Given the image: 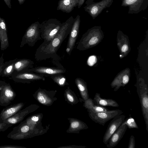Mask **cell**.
Instances as JSON below:
<instances>
[{"mask_svg": "<svg viewBox=\"0 0 148 148\" xmlns=\"http://www.w3.org/2000/svg\"><path fill=\"white\" fill-rule=\"evenodd\" d=\"M103 36L101 26H94L83 34L78 43L77 49L83 51L92 47L99 43Z\"/></svg>", "mask_w": 148, "mask_h": 148, "instance_id": "2", "label": "cell"}, {"mask_svg": "<svg viewBox=\"0 0 148 148\" xmlns=\"http://www.w3.org/2000/svg\"><path fill=\"white\" fill-rule=\"evenodd\" d=\"M0 28L1 32V49L5 50L9 46L7 27L5 20L0 17Z\"/></svg>", "mask_w": 148, "mask_h": 148, "instance_id": "20", "label": "cell"}, {"mask_svg": "<svg viewBox=\"0 0 148 148\" xmlns=\"http://www.w3.org/2000/svg\"><path fill=\"white\" fill-rule=\"evenodd\" d=\"M50 77L60 86H64L67 83L66 77L62 74L50 76Z\"/></svg>", "mask_w": 148, "mask_h": 148, "instance_id": "25", "label": "cell"}, {"mask_svg": "<svg viewBox=\"0 0 148 148\" xmlns=\"http://www.w3.org/2000/svg\"><path fill=\"white\" fill-rule=\"evenodd\" d=\"M24 105V103L20 102L7 106L0 113V122H3L5 119L14 114L22 109Z\"/></svg>", "mask_w": 148, "mask_h": 148, "instance_id": "16", "label": "cell"}, {"mask_svg": "<svg viewBox=\"0 0 148 148\" xmlns=\"http://www.w3.org/2000/svg\"><path fill=\"white\" fill-rule=\"evenodd\" d=\"M41 24L38 21L32 23L27 29L23 36L20 47L27 44L34 46L37 42L42 39L41 37Z\"/></svg>", "mask_w": 148, "mask_h": 148, "instance_id": "4", "label": "cell"}, {"mask_svg": "<svg viewBox=\"0 0 148 148\" xmlns=\"http://www.w3.org/2000/svg\"><path fill=\"white\" fill-rule=\"evenodd\" d=\"M127 128L126 125L121 124L110 137L106 147L112 148L116 146L123 137Z\"/></svg>", "mask_w": 148, "mask_h": 148, "instance_id": "17", "label": "cell"}, {"mask_svg": "<svg viewBox=\"0 0 148 148\" xmlns=\"http://www.w3.org/2000/svg\"><path fill=\"white\" fill-rule=\"evenodd\" d=\"M94 0H87L85 2L86 5L91 4L93 2Z\"/></svg>", "mask_w": 148, "mask_h": 148, "instance_id": "39", "label": "cell"}, {"mask_svg": "<svg viewBox=\"0 0 148 148\" xmlns=\"http://www.w3.org/2000/svg\"><path fill=\"white\" fill-rule=\"evenodd\" d=\"M71 16L65 22L62 23L60 30L50 41L43 42L37 49L35 55L37 61L45 60L50 58H56L57 54L61 44L69 34L74 20Z\"/></svg>", "mask_w": 148, "mask_h": 148, "instance_id": "1", "label": "cell"}, {"mask_svg": "<svg viewBox=\"0 0 148 148\" xmlns=\"http://www.w3.org/2000/svg\"><path fill=\"white\" fill-rule=\"evenodd\" d=\"M45 75L32 72L23 71L14 72L9 79L14 81L23 83H29L33 81L45 80Z\"/></svg>", "mask_w": 148, "mask_h": 148, "instance_id": "6", "label": "cell"}, {"mask_svg": "<svg viewBox=\"0 0 148 148\" xmlns=\"http://www.w3.org/2000/svg\"><path fill=\"white\" fill-rule=\"evenodd\" d=\"M4 62V59L3 58V53L0 57V76L2 70V67Z\"/></svg>", "mask_w": 148, "mask_h": 148, "instance_id": "34", "label": "cell"}, {"mask_svg": "<svg viewBox=\"0 0 148 148\" xmlns=\"http://www.w3.org/2000/svg\"><path fill=\"white\" fill-rule=\"evenodd\" d=\"M34 62L28 59H17L14 64V72L26 71L34 67Z\"/></svg>", "mask_w": 148, "mask_h": 148, "instance_id": "21", "label": "cell"}, {"mask_svg": "<svg viewBox=\"0 0 148 148\" xmlns=\"http://www.w3.org/2000/svg\"><path fill=\"white\" fill-rule=\"evenodd\" d=\"M135 138L133 135H132L130 138L127 147L128 148H134L135 147Z\"/></svg>", "mask_w": 148, "mask_h": 148, "instance_id": "31", "label": "cell"}, {"mask_svg": "<svg viewBox=\"0 0 148 148\" xmlns=\"http://www.w3.org/2000/svg\"><path fill=\"white\" fill-rule=\"evenodd\" d=\"M75 82L78 87L83 99L86 100L89 98L86 83L84 81L79 77L75 80Z\"/></svg>", "mask_w": 148, "mask_h": 148, "instance_id": "24", "label": "cell"}, {"mask_svg": "<svg viewBox=\"0 0 148 148\" xmlns=\"http://www.w3.org/2000/svg\"><path fill=\"white\" fill-rule=\"evenodd\" d=\"M129 69H126L122 71L115 79L111 84L112 88H114V91H117L121 86H124L130 80Z\"/></svg>", "mask_w": 148, "mask_h": 148, "instance_id": "15", "label": "cell"}, {"mask_svg": "<svg viewBox=\"0 0 148 148\" xmlns=\"http://www.w3.org/2000/svg\"><path fill=\"white\" fill-rule=\"evenodd\" d=\"M85 101L84 106L88 109V110H90L95 105L93 100L91 98H89Z\"/></svg>", "mask_w": 148, "mask_h": 148, "instance_id": "28", "label": "cell"}, {"mask_svg": "<svg viewBox=\"0 0 148 148\" xmlns=\"http://www.w3.org/2000/svg\"><path fill=\"white\" fill-rule=\"evenodd\" d=\"M67 98L69 101L71 102H73L74 101V98L72 96L69 94L67 95Z\"/></svg>", "mask_w": 148, "mask_h": 148, "instance_id": "37", "label": "cell"}, {"mask_svg": "<svg viewBox=\"0 0 148 148\" xmlns=\"http://www.w3.org/2000/svg\"><path fill=\"white\" fill-rule=\"evenodd\" d=\"M30 108L28 107L22 110H20L14 114L3 121L6 123L12 125L21 122L30 111Z\"/></svg>", "mask_w": 148, "mask_h": 148, "instance_id": "18", "label": "cell"}, {"mask_svg": "<svg viewBox=\"0 0 148 148\" xmlns=\"http://www.w3.org/2000/svg\"><path fill=\"white\" fill-rule=\"evenodd\" d=\"M24 71L32 72L49 76L62 74L66 72V70L63 68L45 66L33 67Z\"/></svg>", "mask_w": 148, "mask_h": 148, "instance_id": "13", "label": "cell"}, {"mask_svg": "<svg viewBox=\"0 0 148 148\" xmlns=\"http://www.w3.org/2000/svg\"><path fill=\"white\" fill-rule=\"evenodd\" d=\"M78 0H60L58 3L57 10L67 13H69L75 7L77 6Z\"/></svg>", "mask_w": 148, "mask_h": 148, "instance_id": "19", "label": "cell"}, {"mask_svg": "<svg viewBox=\"0 0 148 148\" xmlns=\"http://www.w3.org/2000/svg\"><path fill=\"white\" fill-rule=\"evenodd\" d=\"M17 58L4 62L1 73L2 77H9L14 72V64Z\"/></svg>", "mask_w": 148, "mask_h": 148, "instance_id": "23", "label": "cell"}, {"mask_svg": "<svg viewBox=\"0 0 148 148\" xmlns=\"http://www.w3.org/2000/svg\"><path fill=\"white\" fill-rule=\"evenodd\" d=\"M31 120L33 121L37 122L38 121L39 118L38 117L35 116H33L31 118Z\"/></svg>", "mask_w": 148, "mask_h": 148, "instance_id": "38", "label": "cell"}, {"mask_svg": "<svg viewBox=\"0 0 148 148\" xmlns=\"http://www.w3.org/2000/svg\"><path fill=\"white\" fill-rule=\"evenodd\" d=\"M109 110L107 108L100 106L95 105L90 110H88V112H92L94 113H98L103 112H106Z\"/></svg>", "mask_w": 148, "mask_h": 148, "instance_id": "27", "label": "cell"}, {"mask_svg": "<svg viewBox=\"0 0 148 148\" xmlns=\"http://www.w3.org/2000/svg\"><path fill=\"white\" fill-rule=\"evenodd\" d=\"M137 92L139 99L141 109L145 122L146 129L148 132V88L143 82H140L137 85Z\"/></svg>", "mask_w": 148, "mask_h": 148, "instance_id": "5", "label": "cell"}, {"mask_svg": "<svg viewBox=\"0 0 148 148\" xmlns=\"http://www.w3.org/2000/svg\"><path fill=\"white\" fill-rule=\"evenodd\" d=\"M80 23V16L79 15H77L74 19L72 26L69 34V36L66 49V52L69 55H71L73 49L78 38Z\"/></svg>", "mask_w": 148, "mask_h": 148, "instance_id": "9", "label": "cell"}, {"mask_svg": "<svg viewBox=\"0 0 148 148\" xmlns=\"http://www.w3.org/2000/svg\"><path fill=\"white\" fill-rule=\"evenodd\" d=\"M16 96L15 92L9 83L0 80V105L8 106Z\"/></svg>", "mask_w": 148, "mask_h": 148, "instance_id": "7", "label": "cell"}, {"mask_svg": "<svg viewBox=\"0 0 148 148\" xmlns=\"http://www.w3.org/2000/svg\"><path fill=\"white\" fill-rule=\"evenodd\" d=\"M7 6L10 8H11V0H3Z\"/></svg>", "mask_w": 148, "mask_h": 148, "instance_id": "35", "label": "cell"}, {"mask_svg": "<svg viewBox=\"0 0 148 148\" xmlns=\"http://www.w3.org/2000/svg\"><path fill=\"white\" fill-rule=\"evenodd\" d=\"M20 5H21L24 3L25 0H17Z\"/></svg>", "mask_w": 148, "mask_h": 148, "instance_id": "40", "label": "cell"}, {"mask_svg": "<svg viewBox=\"0 0 148 148\" xmlns=\"http://www.w3.org/2000/svg\"><path fill=\"white\" fill-rule=\"evenodd\" d=\"M25 147L17 145H5L0 146V148H23Z\"/></svg>", "mask_w": 148, "mask_h": 148, "instance_id": "33", "label": "cell"}, {"mask_svg": "<svg viewBox=\"0 0 148 148\" xmlns=\"http://www.w3.org/2000/svg\"><path fill=\"white\" fill-rule=\"evenodd\" d=\"M85 0H79L77 5V7L78 8H80L84 3Z\"/></svg>", "mask_w": 148, "mask_h": 148, "instance_id": "36", "label": "cell"}, {"mask_svg": "<svg viewBox=\"0 0 148 148\" xmlns=\"http://www.w3.org/2000/svg\"><path fill=\"white\" fill-rule=\"evenodd\" d=\"M123 112L119 109L109 110L106 112L98 113L89 112L90 118L96 123L104 126L105 123L115 117L122 114Z\"/></svg>", "mask_w": 148, "mask_h": 148, "instance_id": "8", "label": "cell"}, {"mask_svg": "<svg viewBox=\"0 0 148 148\" xmlns=\"http://www.w3.org/2000/svg\"><path fill=\"white\" fill-rule=\"evenodd\" d=\"M41 24V37L44 42L51 41L57 34L62 23L56 18H50Z\"/></svg>", "mask_w": 148, "mask_h": 148, "instance_id": "3", "label": "cell"}, {"mask_svg": "<svg viewBox=\"0 0 148 148\" xmlns=\"http://www.w3.org/2000/svg\"><path fill=\"white\" fill-rule=\"evenodd\" d=\"M121 124L126 125L130 129L138 128L134 119L131 116L125 120Z\"/></svg>", "mask_w": 148, "mask_h": 148, "instance_id": "26", "label": "cell"}, {"mask_svg": "<svg viewBox=\"0 0 148 148\" xmlns=\"http://www.w3.org/2000/svg\"><path fill=\"white\" fill-rule=\"evenodd\" d=\"M97 60V59L95 56H91L88 60V64L89 66H92L96 62Z\"/></svg>", "mask_w": 148, "mask_h": 148, "instance_id": "30", "label": "cell"}, {"mask_svg": "<svg viewBox=\"0 0 148 148\" xmlns=\"http://www.w3.org/2000/svg\"><path fill=\"white\" fill-rule=\"evenodd\" d=\"M1 30H0V45L1 44Z\"/></svg>", "mask_w": 148, "mask_h": 148, "instance_id": "41", "label": "cell"}, {"mask_svg": "<svg viewBox=\"0 0 148 148\" xmlns=\"http://www.w3.org/2000/svg\"><path fill=\"white\" fill-rule=\"evenodd\" d=\"M12 124L6 123L4 122H0V132H4L7 130L8 129L12 126Z\"/></svg>", "mask_w": 148, "mask_h": 148, "instance_id": "29", "label": "cell"}, {"mask_svg": "<svg viewBox=\"0 0 148 148\" xmlns=\"http://www.w3.org/2000/svg\"><path fill=\"white\" fill-rule=\"evenodd\" d=\"M93 100L95 104L99 106L114 107H118L119 106L118 103L114 100L112 99L103 98L101 97L100 94L97 92L96 93Z\"/></svg>", "mask_w": 148, "mask_h": 148, "instance_id": "22", "label": "cell"}, {"mask_svg": "<svg viewBox=\"0 0 148 148\" xmlns=\"http://www.w3.org/2000/svg\"><path fill=\"white\" fill-rule=\"evenodd\" d=\"M38 99L39 102L42 104H45L46 102V99L43 95L40 94L38 96Z\"/></svg>", "mask_w": 148, "mask_h": 148, "instance_id": "32", "label": "cell"}, {"mask_svg": "<svg viewBox=\"0 0 148 148\" xmlns=\"http://www.w3.org/2000/svg\"><path fill=\"white\" fill-rule=\"evenodd\" d=\"M125 116L121 114L112 119L109 124L103 138V143L106 145L114 133L117 130L125 120Z\"/></svg>", "mask_w": 148, "mask_h": 148, "instance_id": "12", "label": "cell"}, {"mask_svg": "<svg viewBox=\"0 0 148 148\" xmlns=\"http://www.w3.org/2000/svg\"><path fill=\"white\" fill-rule=\"evenodd\" d=\"M114 0H102L97 2H93L92 3L86 5L84 7L85 11L87 12L95 19L105 8L109 7L112 4Z\"/></svg>", "mask_w": 148, "mask_h": 148, "instance_id": "10", "label": "cell"}, {"mask_svg": "<svg viewBox=\"0 0 148 148\" xmlns=\"http://www.w3.org/2000/svg\"><path fill=\"white\" fill-rule=\"evenodd\" d=\"M117 44L120 52V57L123 58L127 56L130 52V48L127 36L120 31L117 34Z\"/></svg>", "mask_w": 148, "mask_h": 148, "instance_id": "14", "label": "cell"}, {"mask_svg": "<svg viewBox=\"0 0 148 148\" xmlns=\"http://www.w3.org/2000/svg\"><path fill=\"white\" fill-rule=\"evenodd\" d=\"M121 0V6L128 7V14H138L148 7V0Z\"/></svg>", "mask_w": 148, "mask_h": 148, "instance_id": "11", "label": "cell"}]
</instances>
